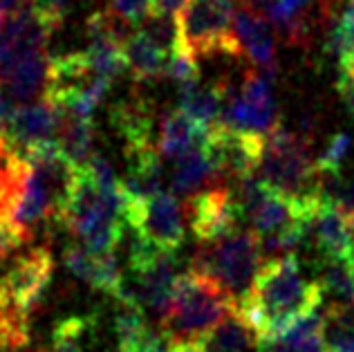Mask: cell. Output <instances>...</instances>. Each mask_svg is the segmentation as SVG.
Here are the masks:
<instances>
[{"label": "cell", "instance_id": "35", "mask_svg": "<svg viewBox=\"0 0 354 352\" xmlns=\"http://www.w3.org/2000/svg\"><path fill=\"white\" fill-rule=\"evenodd\" d=\"M0 352H25V348H3Z\"/></svg>", "mask_w": 354, "mask_h": 352}, {"label": "cell", "instance_id": "26", "mask_svg": "<svg viewBox=\"0 0 354 352\" xmlns=\"http://www.w3.org/2000/svg\"><path fill=\"white\" fill-rule=\"evenodd\" d=\"M352 135L348 131H341L330 137V142L325 144L321 155L316 157V166H319L321 175H339L343 162L348 160L352 153Z\"/></svg>", "mask_w": 354, "mask_h": 352}, {"label": "cell", "instance_id": "31", "mask_svg": "<svg viewBox=\"0 0 354 352\" xmlns=\"http://www.w3.org/2000/svg\"><path fill=\"white\" fill-rule=\"evenodd\" d=\"M14 113H16V106L9 101L3 88H0V137L7 135V128H9V122H12Z\"/></svg>", "mask_w": 354, "mask_h": 352}, {"label": "cell", "instance_id": "25", "mask_svg": "<svg viewBox=\"0 0 354 352\" xmlns=\"http://www.w3.org/2000/svg\"><path fill=\"white\" fill-rule=\"evenodd\" d=\"M328 352H354V314L352 310H330L325 321Z\"/></svg>", "mask_w": 354, "mask_h": 352}, {"label": "cell", "instance_id": "18", "mask_svg": "<svg viewBox=\"0 0 354 352\" xmlns=\"http://www.w3.org/2000/svg\"><path fill=\"white\" fill-rule=\"evenodd\" d=\"M173 54H166L164 50L151 43L144 34L135 32V36L124 45V61L126 68L135 74L137 79H160L166 77L169 61Z\"/></svg>", "mask_w": 354, "mask_h": 352}, {"label": "cell", "instance_id": "6", "mask_svg": "<svg viewBox=\"0 0 354 352\" xmlns=\"http://www.w3.org/2000/svg\"><path fill=\"white\" fill-rule=\"evenodd\" d=\"M126 222L135 229L139 240L162 252H177V247L184 243V207L169 191L142 202L128 198Z\"/></svg>", "mask_w": 354, "mask_h": 352}, {"label": "cell", "instance_id": "17", "mask_svg": "<svg viewBox=\"0 0 354 352\" xmlns=\"http://www.w3.org/2000/svg\"><path fill=\"white\" fill-rule=\"evenodd\" d=\"M59 108V106H57ZM61 113V131H59V146L70 160L83 169L90 157L95 155V124L92 119H83L77 115H70L59 108Z\"/></svg>", "mask_w": 354, "mask_h": 352}, {"label": "cell", "instance_id": "10", "mask_svg": "<svg viewBox=\"0 0 354 352\" xmlns=\"http://www.w3.org/2000/svg\"><path fill=\"white\" fill-rule=\"evenodd\" d=\"M234 34L242 57H247L260 72L276 77V32L272 23L242 5L234 18Z\"/></svg>", "mask_w": 354, "mask_h": 352}, {"label": "cell", "instance_id": "20", "mask_svg": "<svg viewBox=\"0 0 354 352\" xmlns=\"http://www.w3.org/2000/svg\"><path fill=\"white\" fill-rule=\"evenodd\" d=\"M144 310L135 303H119V312L115 317V337L117 352H135L142 339L148 335Z\"/></svg>", "mask_w": 354, "mask_h": 352}, {"label": "cell", "instance_id": "34", "mask_svg": "<svg viewBox=\"0 0 354 352\" xmlns=\"http://www.w3.org/2000/svg\"><path fill=\"white\" fill-rule=\"evenodd\" d=\"M350 236H352V247H354V216H350Z\"/></svg>", "mask_w": 354, "mask_h": 352}, {"label": "cell", "instance_id": "14", "mask_svg": "<svg viewBox=\"0 0 354 352\" xmlns=\"http://www.w3.org/2000/svg\"><path fill=\"white\" fill-rule=\"evenodd\" d=\"M180 95V110L198 124L202 131L211 133L213 128L222 124V110H225V97L216 86H204L200 81H193L189 86L177 88Z\"/></svg>", "mask_w": 354, "mask_h": 352}, {"label": "cell", "instance_id": "8", "mask_svg": "<svg viewBox=\"0 0 354 352\" xmlns=\"http://www.w3.org/2000/svg\"><path fill=\"white\" fill-rule=\"evenodd\" d=\"M184 213L189 216L191 231L200 243H213L234 234L242 220L231 187H222V184L189 198Z\"/></svg>", "mask_w": 354, "mask_h": 352}, {"label": "cell", "instance_id": "22", "mask_svg": "<svg viewBox=\"0 0 354 352\" xmlns=\"http://www.w3.org/2000/svg\"><path fill=\"white\" fill-rule=\"evenodd\" d=\"M137 32L144 34L148 41L155 43L166 54H175L180 50V25H177V18L173 16L151 12L137 25Z\"/></svg>", "mask_w": 354, "mask_h": 352}, {"label": "cell", "instance_id": "19", "mask_svg": "<svg viewBox=\"0 0 354 352\" xmlns=\"http://www.w3.org/2000/svg\"><path fill=\"white\" fill-rule=\"evenodd\" d=\"M321 292L332 301L330 310H354V263L352 258L325 261L321 272Z\"/></svg>", "mask_w": 354, "mask_h": 352}, {"label": "cell", "instance_id": "30", "mask_svg": "<svg viewBox=\"0 0 354 352\" xmlns=\"http://www.w3.org/2000/svg\"><path fill=\"white\" fill-rule=\"evenodd\" d=\"M70 3L72 0H34V7L39 9L41 14L48 16L52 23L59 25L63 21V14H65V9H68Z\"/></svg>", "mask_w": 354, "mask_h": 352}, {"label": "cell", "instance_id": "7", "mask_svg": "<svg viewBox=\"0 0 354 352\" xmlns=\"http://www.w3.org/2000/svg\"><path fill=\"white\" fill-rule=\"evenodd\" d=\"M52 272L54 261L45 247H36L32 252L18 256L0 274V299L14 305L25 317H30V312L39 305L45 290H48Z\"/></svg>", "mask_w": 354, "mask_h": 352}, {"label": "cell", "instance_id": "29", "mask_svg": "<svg viewBox=\"0 0 354 352\" xmlns=\"http://www.w3.org/2000/svg\"><path fill=\"white\" fill-rule=\"evenodd\" d=\"M27 238L30 236H27L12 218L5 216V213H0V258L9 252H14V249H18Z\"/></svg>", "mask_w": 354, "mask_h": 352}, {"label": "cell", "instance_id": "4", "mask_svg": "<svg viewBox=\"0 0 354 352\" xmlns=\"http://www.w3.org/2000/svg\"><path fill=\"white\" fill-rule=\"evenodd\" d=\"M263 265L260 238L254 231L238 229L213 243H200L191 270L216 281L238 308L249 296Z\"/></svg>", "mask_w": 354, "mask_h": 352}, {"label": "cell", "instance_id": "5", "mask_svg": "<svg viewBox=\"0 0 354 352\" xmlns=\"http://www.w3.org/2000/svg\"><path fill=\"white\" fill-rule=\"evenodd\" d=\"M236 0H189L177 16L180 50L198 61L207 54L242 57L234 34Z\"/></svg>", "mask_w": 354, "mask_h": 352}, {"label": "cell", "instance_id": "23", "mask_svg": "<svg viewBox=\"0 0 354 352\" xmlns=\"http://www.w3.org/2000/svg\"><path fill=\"white\" fill-rule=\"evenodd\" d=\"M90 328H92V323L88 319H81V317L65 319L54 328L50 346L39 352H86Z\"/></svg>", "mask_w": 354, "mask_h": 352}, {"label": "cell", "instance_id": "21", "mask_svg": "<svg viewBox=\"0 0 354 352\" xmlns=\"http://www.w3.org/2000/svg\"><path fill=\"white\" fill-rule=\"evenodd\" d=\"M63 263L68 267V272L72 276H77L79 281L97 287V290L101 287V279H104V256L92 254L83 245H72L65 249Z\"/></svg>", "mask_w": 354, "mask_h": 352}, {"label": "cell", "instance_id": "32", "mask_svg": "<svg viewBox=\"0 0 354 352\" xmlns=\"http://www.w3.org/2000/svg\"><path fill=\"white\" fill-rule=\"evenodd\" d=\"M32 5H34V0H0V18H9Z\"/></svg>", "mask_w": 354, "mask_h": 352}, {"label": "cell", "instance_id": "16", "mask_svg": "<svg viewBox=\"0 0 354 352\" xmlns=\"http://www.w3.org/2000/svg\"><path fill=\"white\" fill-rule=\"evenodd\" d=\"M256 344L260 346L256 330L238 310L231 312L209 337L200 341V346L211 352H249Z\"/></svg>", "mask_w": 354, "mask_h": 352}, {"label": "cell", "instance_id": "9", "mask_svg": "<svg viewBox=\"0 0 354 352\" xmlns=\"http://www.w3.org/2000/svg\"><path fill=\"white\" fill-rule=\"evenodd\" d=\"M61 131V113L54 101L43 99L30 106L16 108L7 128V142L14 151L25 157L34 148L59 144Z\"/></svg>", "mask_w": 354, "mask_h": 352}, {"label": "cell", "instance_id": "24", "mask_svg": "<svg viewBox=\"0 0 354 352\" xmlns=\"http://www.w3.org/2000/svg\"><path fill=\"white\" fill-rule=\"evenodd\" d=\"M27 164L18 153L0 162V213L12 218V209L21 196Z\"/></svg>", "mask_w": 354, "mask_h": 352}, {"label": "cell", "instance_id": "2", "mask_svg": "<svg viewBox=\"0 0 354 352\" xmlns=\"http://www.w3.org/2000/svg\"><path fill=\"white\" fill-rule=\"evenodd\" d=\"M234 310L236 303L216 281L189 270L180 276L171 308L160 319L162 335L173 346L200 344Z\"/></svg>", "mask_w": 354, "mask_h": 352}, {"label": "cell", "instance_id": "13", "mask_svg": "<svg viewBox=\"0 0 354 352\" xmlns=\"http://www.w3.org/2000/svg\"><path fill=\"white\" fill-rule=\"evenodd\" d=\"M211 182H220V175L207 144L193 148L189 155H184L175 162V169L171 175L173 196L193 198L198 193L207 191L204 187Z\"/></svg>", "mask_w": 354, "mask_h": 352}, {"label": "cell", "instance_id": "11", "mask_svg": "<svg viewBox=\"0 0 354 352\" xmlns=\"http://www.w3.org/2000/svg\"><path fill=\"white\" fill-rule=\"evenodd\" d=\"M305 238H310L314 247L325 256V261L337 258H352V236H350V218L334 202L325 200L314 211V216L305 225Z\"/></svg>", "mask_w": 354, "mask_h": 352}, {"label": "cell", "instance_id": "36", "mask_svg": "<svg viewBox=\"0 0 354 352\" xmlns=\"http://www.w3.org/2000/svg\"><path fill=\"white\" fill-rule=\"evenodd\" d=\"M352 263H354V256H352Z\"/></svg>", "mask_w": 354, "mask_h": 352}, {"label": "cell", "instance_id": "1", "mask_svg": "<svg viewBox=\"0 0 354 352\" xmlns=\"http://www.w3.org/2000/svg\"><path fill=\"white\" fill-rule=\"evenodd\" d=\"M323 292L319 281H307L296 256L267 261L238 312L256 330L258 341L278 339L298 319L321 310Z\"/></svg>", "mask_w": 354, "mask_h": 352}, {"label": "cell", "instance_id": "33", "mask_svg": "<svg viewBox=\"0 0 354 352\" xmlns=\"http://www.w3.org/2000/svg\"><path fill=\"white\" fill-rule=\"evenodd\" d=\"M173 352H211L200 344H184V346H173Z\"/></svg>", "mask_w": 354, "mask_h": 352}, {"label": "cell", "instance_id": "12", "mask_svg": "<svg viewBox=\"0 0 354 352\" xmlns=\"http://www.w3.org/2000/svg\"><path fill=\"white\" fill-rule=\"evenodd\" d=\"M207 131L191 122L180 108L166 113L160 122V131H157V153L166 160L177 162L180 157L189 155L193 148L207 144Z\"/></svg>", "mask_w": 354, "mask_h": 352}, {"label": "cell", "instance_id": "15", "mask_svg": "<svg viewBox=\"0 0 354 352\" xmlns=\"http://www.w3.org/2000/svg\"><path fill=\"white\" fill-rule=\"evenodd\" d=\"M325 321H328V312L316 310L298 319L285 335L260 344V348L263 352H328L323 337Z\"/></svg>", "mask_w": 354, "mask_h": 352}, {"label": "cell", "instance_id": "27", "mask_svg": "<svg viewBox=\"0 0 354 352\" xmlns=\"http://www.w3.org/2000/svg\"><path fill=\"white\" fill-rule=\"evenodd\" d=\"M166 77L173 79L177 83V88L189 86V83H193V81H200L198 79V66H195V59L189 57L186 52L177 50L171 57V61H169Z\"/></svg>", "mask_w": 354, "mask_h": 352}, {"label": "cell", "instance_id": "3", "mask_svg": "<svg viewBox=\"0 0 354 352\" xmlns=\"http://www.w3.org/2000/svg\"><path fill=\"white\" fill-rule=\"evenodd\" d=\"M256 175L272 191L290 200L325 198L321 189L323 175L310 155V142L283 126L265 137Z\"/></svg>", "mask_w": 354, "mask_h": 352}, {"label": "cell", "instance_id": "28", "mask_svg": "<svg viewBox=\"0 0 354 352\" xmlns=\"http://www.w3.org/2000/svg\"><path fill=\"white\" fill-rule=\"evenodd\" d=\"M110 12L126 18L133 25H139L153 12V0H110Z\"/></svg>", "mask_w": 354, "mask_h": 352}]
</instances>
